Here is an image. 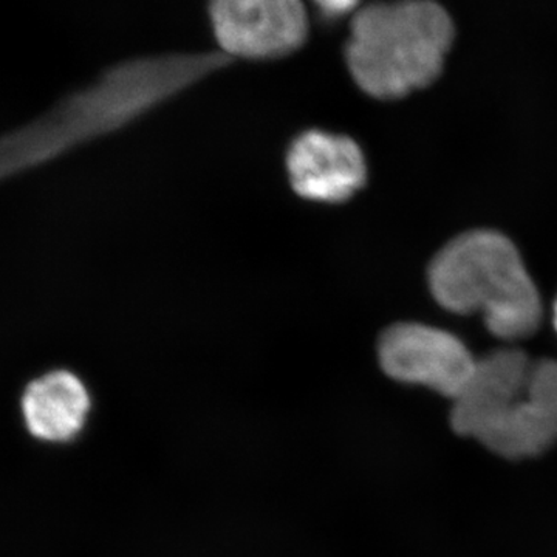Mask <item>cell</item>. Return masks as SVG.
Wrapping results in <instances>:
<instances>
[{"label": "cell", "instance_id": "cell-5", "mask_svg": "<svg viewBox=\"0 0 557 557\" xmlns=\"http://www.w3.org/2000/svg\"><path fill=\"white\" fill-rule=\"evenodd\" d=\"M379 359L391 379L426 386L453 399L467 386L478 364L453 333L416 322L387 329L380 338Z\"/></svg>", "mask_w": 557, "mask_h": 557}, {"label": "cell", "instance_id": "cell-11", "mask_svg": "<svg viewBox=\"0 0 557 557\" xmlns=\"http://www.w3.org/2000/svg\"><path fill=\"white\" fill-rule=\"evenodd\" d=\"M553 322H555V327H556V332H557V299L555 302V309H553Z\"/></svg>", "mask_w": 557, "mask_h": 557}, {"label": "cell", "instance_id": "cell-6", "mask_svg": "<svg viewBox=\"0 0 557 557\" xmlns=\"http://www.w3.org/2000/svg\"><path fill=\"white\" fill-rule=\"evenodd\" d=\"M285 164L293 190L318 203L350 200L368 178V164L358 143L329 131L299 134L289 145Z\"/></svg>", "mask_w": 557, "mask_h": 557}, {"label": "cell", "instance_id": "cell-7", "mask_svg": "<svg viewBox=\"0 0 557 557\" xmlns=\"http://www.w3.org/2000/svg\"><path fill=\"white\" fill-rule=\"evenodd\" d=\"M533 362L522 351L505 348L478 359L467 386L454 398V431L479 442L525 391Z\"/></svg>", "mask_w": 557, "mask_h": 557}, {"label": "cell", "instance_id": "cell-2", "mask_svg": "<svg viewBox=\"0 0 557 557\" xmlns=\"http://www.w3.org/2000/svg\"><path fill=\"white\" fill-rule=\"evenodd\" d=\"M456 38L434 0L375 2L354 13L344 57L355 84L376 100H398L431 86Z\"/></svg>", "mask_w": 557, "mask_h": 557}, {"label": "cell", "instance_id": "cell-9", "mask_svg": "<svg viewBox=\"0 0 557 557\" xmlns=\"http://www.w3.org/2000/svg\"><path fill=\"white\" fill-rule=\"evenodd\" d=\"M90 408L86 384L64 369L30 381L21 397L25 428L32 437L46 443H67L79 435Z\"/></svg>", "mask_w": 557, "mask_h": 557}, {"label": "cell", "instance_id": "cell-3", "mask_svg": "<svg viewBox=\"0 0 557 557\" xmlns=\"http://www.w3.org/2000/svg\"><path fill=\"white\" fill-rule=\"evenodd\" d=\"M429 288L443 309L480 313L497 338L533 335L541 296L512 242L496 231H469L450 240L429 267Z\"/></svg>", "mask_w": 557, "mask_h": 557}, {"label": "cell", "instance_id": "cell-4", "mask_svg": "<svg viewBox=\"0 0 557 557\" xmlns=\"http://www.w3.org/2000/svg\"><path fill=\"white\" fill-rule=\"evenodd\" d=\"M208 14L220 53L231 61L282 60L309 40L302 0H209Z\"/></svg>", "mask_w": 557, "mask_h": 557}, {"label": "cell", "instance_id": "cell-8", "mask_svg": "<svg viewBox=\"0 0 557 557\" xmlns=\"http://www.w3.org/2000/svg\"><path fill=\"white\" fill-rule=\"evenodd\" d=\"M480 442L498 456L508 458L537 456L555 445L557 361L533 362L523 394Z\"/></svg>", "mask_w": 557, "mask_h": 557}, {"label": "cell", "instance_id": "cell-10", "mask_svg": "<svg viewBox=\"0 0 557 557\" xmlns=\"http://www.w3.org/2000/svg\"><path fill=\"white\" fill-rule=\"evenodd\" d=\"M314 5L325 16L336 20L346 16L348 13H357L359 0H313Z\"/></svg>", "mask_w": 557, "mask_h": 557}, {"label": "cell", "instance_id": "cell-1", "mask_svg": "<svg viewBox=\"0 0 557 557\" xmlns=\"http://www.w3.org/2000/svg\"><path fill=\"white\" fill-rule=\"evenodd\" d=\"M230 62L212 51L157 54L113 65L50 112L0 137V183L124 129Z\"/></svg>", "mask_w": 557, "mask_h": 557}]
</instances>
